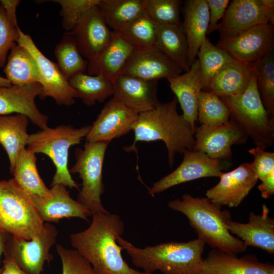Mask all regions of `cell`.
Masks as SVG:
<instances>
[{
	"label": "cell",
	"mask_w": 274,
	"mask_h": 274,
	"mask_svg": "<svg viewBox=\"0 0 274 274\" xmlns=\"http://www.w3.org/2000/svg\"><path fill=\"white\" fill-rule=\"evenodd\" d=\"M113 83V98L135 113L152 110L161 103L157 95L158 81L121 74Z\"/></svg>",
	"instance_id": "obj_20"
},
{
	"label": "cell",
	"mask_w": 274,
	"mask_h": 274,
	"mask_svg": "<svg viewBox=\"0 0 274 274\" xmlns=\"http://www.w3.org/2000/svg\"><path fill=\"white\" fill-rule=\"evenodd\" d=\"M56 251L62 263V274H96L89 262L76 250L65 248L60 244Z\"/></svg>",
	"instance_id": "obj_41"
},
{
	"label": "cell",
	"mask_w": 274,
	"mask_h": 274,
	"mask_svg": "<svg viewBox=\"0 0 274 274\" xmlns=\"http://www.w3.org/2000/svg\"><path fill=\"white\" fill-rule=\"evenodd\" d=\"M44 224L29 194L13 178L0 181V231L30 240L41 232Z\"/></svg>",
	"instance_id": "obj_5"
},
{
	"label": "cell",
	"mask_w": 274,
	"mask_h": 274,
	"mask_svg": "<svg viewBox=\"0 0 274 274\" xmlns=\"http://www.w3.org/2000/svg\"><path fill=\"white\" fill-rule=\"evenodd\" d=\"M17 43L25 48L31 54L37 64L40 76L41 100L50 97L58 105L71 106L77 98L76 91L60 72L57 63L49 59L38 49L31 37L20 28Z\"/></svg>",
	"instance_id": "obj_11"
},
{
	"label": "cell",
	"mask_w": 274,
	"mask_h": 274,
	"mask_svg": "<svg viewBox=\"0 0 274 274\" xmlns=\"http://www.w3.org/2000/svg\"><path fill=\"white\" fill-rule=\"evenodd\" d=\"M217 46L233 60L253 67L274 49V28L271 23L252 27L231 38L220 40Z\"/></svg>",
	"instance_id": "obj_12"
},
{
	"label": "cell",
	"mask_w": 274,
	"mask_h": 274,
	"mask_svg": "<svg viewBox=\"0 0 274 274\" xmlns=\"http://www.w3.org/2000/svg\"><path fill=\"white\" fill-rule=\"evenodd\" d=\"M194 136L193 151L203 153L212 159L227 161L231 159L232 146L245 143L248 138L231 118L217 126L200 124L196 127Z\"/></svg>",
	"instance_id": "obj_14"
},
{
	"label": "cell",
	"mask_w": 274,
	"mask_h": 274,
	"mask_svg": "<svg viewBox=\"0 0 274 274\" xmlns=\"http://www.w3.org/2000/svg\"><path fill=\"white\" fill-rule=\"evenodd\" d=\"M29 121L20 114L0 115V144L7 153L11 173L20 151L27 145Z\"/></svg>",
	"instance_id": "obj_28"
},
{
	"label": "cell",
	"mask_w": 274,
	"mask_h": 274,
	"mask_svg": "<svg viewBox=\"0 0 274 274\" xmlns=\"http://www.w3.org/2000/svg\"><path fill=\"white\" fill-rule=\"evenodd\" d=\"M181 163L173 172L155 182L149 189L152 196L173 186L206 177H219L222 170L230 165L229 161L214 159L206 154L193 150L183 153Z\"/></svg>",
	"instance_id": "obj_13"
},
{
	"label": "cell",
	"mask_w": 274,
	"mask_h": 274,
	"mask_svg": "<svg viewBox=\"0 0 274 274\" xmlns=\"http://www.w3.org/2000/svg\"><path fill=\"white\" fill-rule=\"evenodd\" d=\"M41 91L42 86L37 82L0 87V115L22 114L41 129L48 127L47 116L40 111L35 102Z\"/></svg>",
	"instance_id": "obj_19"
},
{
	"label": "cell",
	"mask_w": 274,
	"mask_h": 274,
	"mask_svg": "<svg viewBox=\"0 0 274 274\" xmlns=\"http://www.w3.org/2000/svg\"><path fill=\"white\" fill-rule=\"evenodd\" d=\"M58 231L50 223H44L41 232L30 240L18 239L10 235L4 252L9 254L27 274H41L45 261L52 255L49 251L55 244Z\"/></svg>",
	"instance_id": "obj_9"
},
{
	"label": "cell",
	"mask_w": 274,
	"mask_h": 274,
	"mask_svg": "<svg viewBox=\"0 0 274 274\" xmlns=\"http://www.w3.org/2000/svg\"><path fill=\"white\" fill-rule=\"evenodd\" d=\"M155 46L183 72L189 71L188 46L182 23L159 24Z\"/></svg>",
	"instance_id": "obj_29"
},
{
	"label": "cell",
	"mask_w": 274,
	"mask_h": 274,
	"mask_svg": "<svg viewBox=\"0 0 274 274\" xmlns=\"http://www.w3.org/2000/svg\"><path fill=\"white\" fill-rule=\"evenodd\" d=\"M66 187L62 184H56L51 186L46 196L29 194L44 222L58 223L63 218L71 217L88 221V218L92 215L89 210L71 197Z\"/></svg>",
	"instance_id": "obj_21"
},
{
	"label": "cell",
	"mask_w": 274,
	"mask_h": 274,
	"mask_svg": "<svg viewBox=\"0 0 274 274\" xmlns=\"http://www.w3.org/2000/svg\"><path fill=\"white\" fill-rule=\"evenodd\" d=\"M91 128V125L75 128L71 125H60L55 128L47 127L29 134L27 149L34 153L48 156L54 163L56 171L50 184H62L70 188L79 189L68 167V151L81 143Z\"/></svg>",
	"instance_id": "obj_6"
},
{
	"label": "cell",
	"mask_w": 274,
	"mask_h": 274,
	"mask_svg": "<svg viewBox=\"0 0 274 274\" xmlns=\"http://www.w3.org/2000/svg\"><path fill=\"white\" fill-rule=\"evenodd\" d=\"M182 23L188 46L190 66L196 59L197 53L206 35L209 24V11L206 0H186L183 2Z\"/></svg>",
	"instance_id": "obj_26"
},
{
	"label": "cell",
	"mask_w": 274,
	"mask_h": 274,
	"mask_svg": "<svg viewBox=\"0 0 274 274\" xmlns=\"http://www.w3.org/2000/svg\"><path fill=\"white\" fill-rule=\"evenodd\" d=\"M3 270L1 274H27L16 263L8 253L4 252Z\"/></svg>",
	"instance_id": "obj_46"
},
{
	"label": "cell",
	"mask_w": 274,
	"mask_h": 274,
	"mask_svg": "<svg viewBox=\"0 0 274 274\" xmlns=\"http://www.w3.org/2000/svg\"><path fill=\"white\" fill-rule=\"evenodd\" d=\"M209 11V24L207 35L218 29V21L224 17L230 3L229 0H206Z\"/></svg>",
	"instance_id": "obj_44"
},
{
	"label": "cell",
	"mask_w": 274,
	"mask_h": 274,
	"mask_svg": "<svg viewBox=\"0 0 274 274\" xmlns=\"http://www.w3.org/2000/svg\"><path fill=\"white\" fill-rule=\"evenodd\" d=\"M230 118V112L220 98L209 91L201 90L197 105V121L201 124L215 127Z\"/></svg>",
	"instance_id": "obj_37"
},
{
	"label": "cell",
	"mask_w": 274,
	"mask_h": 274,
	"mask_svg": "<svg viewBox=\"0 0 274 274\" xmlns=\"http://www.w3.org/2000/svg\"><path fill=\"white\" fill-rule=\"evenodd\" d=\"M119 32L114 31L113 37L103 51L88 61L87 72L90 75H101L112 82L121 74L134 50Z\"/></svg>",
	"instance_id": "obj_25"
},
{
	"label": "cell",
	"mask_w": 274,
	"mask_h": 274,
	"mask_svg": "<svg viewBox=\"0 0 274 274\" xmlns=\"http://www.w3.org/2000/svg\"><path fill=\"white\" fill-rule=\"evenodd\" d=\"M61 6V24L66 32L71 31L84 14L92 7L97 6L99 0H55Z\"/></svg>",
	"instance_id": "obj_40"
},
{
	"label": "cell",
	"mask_w": 274,
	"mask_h": 274,
	"mask_svg": "<svg viewBox=\"0 0 274 274\" xmlns=\"http://www.w3.org/2000/svg\"><path fill=\"white\" fill-rule=\"evenodd\" d=\"M36 162L35 153L23 148L17 156L11 174L18 184L29 194L46 196L49 194V189L41 178Z\"/></svg>",
	"instance_id": "obj_32"
},
{
	"label": "cell",
	"mask_w": 274,
	"mask_h": 274,
	"mask_svg": "<svg viewBox=\"0 0 274 274\" xmlns=\"http://www.w3.org/2000/svg\"><path fill=\"white\" fill-rule=\"evenodd\" d=\"M92 216L90 226L70 238L72 246L96 274H152L131 267L123 258L117 237L123 233L124 225L118 215L96 213Z\"/></svg>",
	"instance_id": "obj_1"
},
{
	"label": "cell",
	"mask_w": 274,
	"mask_h": 274,
	"mask_svg": "<svg viewBox=\"0 0 274 274\" xmlns=\"http://www.w3.org/2000/svg\"><path fill=\"white\" fill-rule=\"evenodd\" d=\"M10 235V234L8 232L0 231V257L4 252L5 244ZM3 270V267H0V274Z\"/></svg>",
	"instance_id": "obj_47"
},
{
	"label": "cell",
	"mask_w": 274,
	"mask_h": 274,
	"mask_svg": "<svg viewBox=\"0 0 274 274\" xmlns=\"http://www.w3.org/2000/svg\"><path fill=\"white\" fill-rule=\"evenodd\" d=\"M249 152L253 156L252 164L258 179L262 182L274 178V153L257 147Z\"/></svg>",
	"instance_id": "obj_43"
},
{
	"label": "cell",
	"mask_w": 274,
	"mask_h": 274,
	"mask_svg": "<svg viewBox=\"0 0 274 274\" xmlns=\"http://www.w3.org/2000/svg\"><path fill=\"white\" fill-rule=\"evenodd\" d=\"M110 142H86L83 148L75 150L76 163L69 169L78 174L82 180V188L77 201L92 214L109 213L103 206L101 196L104 192L102 165L107 148Z\"/></svg>",
	"instance_id": "obj_8"
},
{
	"label": "cell",
	"mask_w": 274,
	"mask_h": 274,
	"mask_svg": "<svg viewBox=\"0 0 274 274\" xmlns=\"http://www.w3.org/2000/svg\"><path fill=\"white\" fill-rule=\"evenodd\" d=\"M4 72L12 85L40 82V73L35 59L25 48L17 43L10 50Z\"/></svg>",
	"instance_id": "obj_30"
},
{
	"label": "cell",
	"mask_w": 274,
	"mask_h": 274,
	"mask_svg": "<svg viewBox=\"0 0 274 274\" xmlns=\"http://www.w3.org/2000/svg\"><path fill=\"white\" fill-rule=\"evenodd\" d=\"M54 54L57 65L63 76L67 80L87 70L88 60L81 54L71 32H66L55 46Z\"/></svg>",
	"instance_id": "obj_34"
},
{
	"label": "cell",
	"mask_w": 274,
	"mask_h": 274,
	"mask_svg": "<svg viewBox=\"0 0 274 274\" xmlns=\"http://www.w3.org/2000/svg\"><path fill=\"white\" fill-rule=\"evenodd\" d=\"M146 0H99L97 6L108 26L119 31L146 11Z\"/></svg>",
	"instance_id": "obj_31"
},
{
	"label": "cell",
	"mask_w": 274,
	"mask_h": 274,
	"mask_svg": "<svg viewBox=\"0 0 274 274\" xmlns=\"http://www.w3.org/2000/svg\"><path fill=\"white\" fill-rule=\"evenodd\" d=\"M70 32L81 54L88 61L99 55L114 36L97 6L87 10Z\"/></svg>",
	"instance_id": "obj_17"
},
{
	"label": "cell",
	"mask_w": 274,
	"mask_h": 274,
	"mask_svg": "<svg viewBox=\"0 0 274 274\" xmlns=\"http://www.w3.org/2000/svg\"><path fill=\"white\" fill-rule=\"evenodd\" d=\"M167 80L181 106L182 115L190 124L194 134L197 121L198 97L202 90L198 60L194 61L189 71Z\"/></svg>",
	"instance_id": "obj_24"
},
{
	"label": "cell",
	"mask_w": 274,
	"mask_h": 274,
	"mask_svg": "<svg viewBox=\"0 0 274 274\" xmlns=\"http://www.w3.org/2000/svg\"><path fill=\"white\" fill-rule=\"evenodd\" d=\"M183 72L155 46L135 49L121 74L148 81L173 77ZM120 74V75H121Z\"/></svg>",
	"instance_id": "obj_18"
},
{
	"label": "cell",
	"mask_w": 274,
	"mask_h": 274,
	"mask_svg": "<svg viewBox=\"0 0 274 274\" xmlns=\"http://www.w3.org/2000/svg\"><path fill=\"white\" fill-rule=\"evenodd\" d=\"M197 274H274V265L259 262L255 256L236 255L213 249L202 259Z\"/></svg>",
	"instance_id": "obj_22"
},
{
	"label": "cell",
	"mask_w": 274,
	"mask_h": 274,
	"mask_svg": "<svg viewBox=\"0 0 274 274\" xmlns=\"http://www.w3.org/2000/svg\"><path fill=\"white\" fill-rule=\"evenodd\" d=\"M268 23L274 24L273 0H232L217 30L220 40H224L255 26Z\"/></svg>",
	"instance_id": "obj_10"
},
{
	"label": "cell",
	"mask_w": 274,
	"mask_h": 274,
	"mask_svg": "<svg viewBox=\"0 0 274 274\" xmlns=\"http://www.w3.org/2000/svg\"><path fill=\"white\" fill-rule=\"evenodd\" d=\"M258 91L268 114L274 117V49L253 67Z\"/></svg>",
	"instance_id": "obj_38"
},
{
	"label": "cell",
	"mask_w": 274,
	"mask_h": 274,
	"mask_svg": "<svg viewBox=\"0 0 274 274\" xmlns=\"http://www.w3.org/2000/svg\"><path fill=\"white\" fill-rule=\"evenodd\" d=\"M76 91L77 98L83 103L91 106L96 102H103L114 92L113 83L101 75H90L79 73L68 80Z\"/></svg>",
	"instance_id": "obj_33"
},
{
	"label": "cell",
	"mask_w": 274,
	"mask_h": 274,
	"mask_svg": "<svg viewBox=\"0 0 274 274\" xmlns=\"http://www.w3.org/2000/svg\"><path fill=\"white\" fill-rule=\"evenodd\" d=\"M168 206L187 217L198 238L205 244L235 255L247 250L244 243L229 231L227 225L232 220L231 214L228 210H222V206L207 198L193 197L189 194L169 201Z\"/></svg>",
	"instance_id": "obj_2"
},
{
	"label": "cell",
	"mask_w": 274,
	"mask_h": 274,
	"mask_svg": "<svg viewBox=\"0 0 274 274\" xmlns=\"http://www.w3.org/2000/svg\"><path fill=\"white\" fill-rule=\"evenodd\" d=\"M269 210L262 205L261 214L251 212L249 221L242 223L230 221L227 225L229 231L236 235L247 248H260L269 254L274 253V219L269 216Z\"/></svg>",
	"instance_id": "obj_23"
},
{
	"label": "cell",
	"mask_w": 274,
	"mask_h": 274,
	"mask_svg": "<svg viewBox=\"0 0 274 274\" xmlns=\"http://www.w3.org/2000/svg\"><path fill=\"white\" fill-rule=\"evenodd\" d=\"M139 114L113 97L104 105L86 136L88 142H110L133 129Z\"/></svg>",
	"instance_id": "obj_16"
},
{
	"label": "cell",
	"mask_w": 274,
	"mask_h": 274,
	"mask_svg": "<svg viewBox=\"0 0 274 274\" xmlns=\"http://www.w3.org/2000/svg\"><path fill=\"white\" fill-rule=\"evenodd\" d=\"M219 178V183L207 191L206 198L213 203L229 208L238 207L258 180L252 163L247 162L231 171L222 172Z\"/></svg>",
	"instance_id": "obj_15"
},
{
	"label": "cell",
	"mask_w": 274,
	"mask_h": 274,
	"mask_svg": "<svg viewBox=\"0 0 274 274\" xmlns=\"http://www.w3.org/2000/svg\"><path fill=\"white\" fill-rule=\"evenodd\" d=\"M159 25L145 11L118 32L134 49H142L155 46Z\"/></svg>",
	"instance_id": "obj_36"
},
{
	"label": "cell",
	"mask_w": 274,
	"mask_h": 274,
	"mask_svg": "<svg viewBox=\"0 0 274 274\" xmlns=\"http://www.w3.org/2000/svg\"><path fill=\"white\" fill-rule=\"evenodd\" d=\"M183 3L181 0H146V12L159 24L178 25Z\"/></svg>",
	"instance_id": "obj_39"
},
{
	"label": "cell",
	"mask_w": 274,
	"mask_h": 274,
	"mask_svg": "<svg viewBox=\"0 0 274 274\" xmlns=\"http://www.w3.org/2000/svg\"><path fill=\"white\" fill-rule=\"evenodd\" d=\"M12 86L10 82L6 78L0 76V87H10Z\"/></svg>",
	"instance_id": "obj_48"
},
{
	"label": "cell",
	"mask_w": 274,
	"mask_h": 274,
	"mask_svg": "<svg viewBox=\"0 0 274 274\" xmlns=\"http://www.w3.org/2000/svg\"><path fill=\"white\" fill-rule=\"evenodd\" d=\"M233 119L256 147L265 149L274 141V117L265 109L258 91L255 74L240 95L220 97Z\"/></svg>",
	"instance_id": "obj_7"
},
{
	"label": "cell",
	"mask_w": 274,
	"mask_h": 274,
	"mask_svg": "<svg viewBox=\"0 0 274 274\" xmlns=\"http://www.w3.org/2000/svg\"><path fill=\"white\" fill-rule=\"evenodd\" d=\"M8 20L15 27H18L16 18V9L20 3L18 0H1Z\"/></svg>",
	"instance_id": "obj_45"
},
{
	"label": "cell",
	"mask_w": 274,
	"mask_h": 274,
	"mask_svg": "<svg viewBox=\"0 0 274 274\" xmlns=\"http://www.w3.org/2000/svg\"><path fill=\"white\" fill-rule=\"evenodd\" d=\"M20 28L15 27L9 21L5 9L0 3V67H4L8 52L17 43Z\"/></svg>",
	"instance_id": "obj_42"
},
{
	"label": "cell",
	"mask_w": 274,
	"mask_h": 274,
	"mask_svg": "<svg viewBox=\"0 0 274 274\" xmlns=\"http://www.w3.org/2000/svg\"><path fill=\"white\" fill-rule=\"evenodd\" d=\"M117 242L126 251L136 267L145 272L152 273L159 270L163 274H197L205 245L202 241L197 238L139 248L120 235L117 236Z\"/></svg>",
	"instance_id": "obj_4"
},
{
	"label": "cell",
	"mask_w": 274,
	"mask_h": 274,
	"mask_svg": "<svg viewBox=\"0 0 274 274\" xmlns=\"http://www.w3.org/2000/svg\"><path fill=\"white\" fill-rule=\"evenodd\" d=\"M177 103L175 96L169 102L160 103L154 109L139 114L132 129L134 142L128 151L133 150L138 142L163 141L172 167L177 153L193 150L194 134L188 122L178 113Z\"/></svg>",
	"instance_id": "obj_3"
},
{
	"label": "cell",
	"mask_w": 274,
	"mask_h": 274,
	"mask_svg": "<svg viewBox=\"0 0 274 274\" xmlns=\"http://www.w3.org/2000/svg\"><path fill=\"white\" fill-rule=\"evenodd\" d=\"M197 56L201 73L202 90L208 91L214 77L233 59L226 51L214 45L207 38L201 45Z\"/></svg>",
	"instance_id": "obj_35"
},
{
	"label": "cell",
	"mask_w": 274,
	"mask_h": 274,
	"mask_svg": "<svg viewBox=\"0 0 274 274\" xmlns=\"http://www.w3.org/2000/svg\"><path fill=\"white\" fill-rule=\"evenodd\" d=\"M253 67L232 60L212 80L208 91L219 96H235L243 94L254 74Z\"/></svg>",
	"instance_id": "obj_27"
}]
</instances>
